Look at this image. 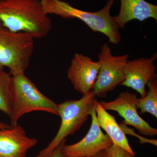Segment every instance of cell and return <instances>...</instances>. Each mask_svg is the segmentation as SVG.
Returning <instances> with one entry per match:
<instances>
[{
  "label": "cell",
  "mask_w": 157,
  "mask_h": 157,
  "mask_svg": "<svg viewBox=\"0 0 157 157\" xmlns=\"http://www.w3.org/2000/svg\"><path fill=\"white\" fill-rule=\"evenodd\" d=\"M0 22L11 32L27 33L35 39L46 37L52 28L40 0H0Z\"/></svg>",
  "instance_id": "obj_1"
},
{
  "label": "cell",
  "mask_w": 157,
  "mask_h": 157,
  "mask_svg": "<svg viewBox=\"0 0 157 157\" xmlns=\"http://www.w3.org/2000/svg\"><path fill=\"white\" fill-rule=\"evenodd\" d=\"M46 14H54L65 19L77 18L85 23L94 32L104 34L109 42L117 45L121 41L120 28L110 10L115 0H109L106 6L96 12H89L74 8L61 0H40Z\"/></svg>",
  "instance_id": "obj_2"
},
{
  "label": "cell",
  "mask_w": 157,
  "mask_h": 157,
  "mask_svg": "<svg viewBox=\"0 0 157 157\" xmlns=\"http://www.w3.org/2000/svg\"><path fill=\"white\" fill-rule=\"evenodd\" d=\"M93 89L78 100H70L58 104L61 124L53 139L35 157H47L70 135H73L87 121L96 101Z\"/></svg>",
  "instance_id": "obj_3"
},
{
  "label": "cell",
  "mask_w": 157,
  "mask_h": 157,
  "mask_svg": "<svg viewBox=\"0 0 157 157\" xmlns=\"http://www.w3.org/2000/svg\"><path fill=\"white\" fill-rule=\"evenodd\" d=\"M12 104L9 116L11 126L25 114L36 111H44L58 116V104L40 92L25 73L12 76Z\"/></svg>",
  "instance_id": "obj_4"
},
{
  "label": "cell",
  "mask_w": 157,
  "mask_h": 157,
  "mask_svg": "<svg viewBox=\"0 0 157 157\" xmlns=\"http://www.w3.org/2000/svg\"><path fill=\"white\" fill-rule=\"evenodd\" d=\"M34 39L27 33L11 32L0 22V68H9L11 76L25 73L33 53Z\"/></svg>",
  "instance_id": "obj_5"
},
{
  "label": "cell",
  "mask_w": 157,
  "mask_h": 157,
  "mask_svg": "<svg viewBox=\"0 0 157 157\" xmlns=\"http://www.w3.org/2000/svg\"><path fill=\"white\" fill-rule=\"evenodd\" d=\"M98 57L101 68L93 90L96 97L103 98L123 82L129 55H113L111 48L106 43L102 45Z\"/></svg>",
  "instance_id": "obj_6"
},
{
  "label": "cell",
  "mask_w": 157,
  "mask_h": 157,
  "mask_svg": "<svg viewBox=\"0 0 157 157\" xmlns=\"http://www.w3.org/2000/svg\"><path fill=\"white\" fill-rule=\"evenodd\" d=\"M137 95L126 91L121 93L113 101L99 102L106 110L116 111L123 118L124 124L135 127L139 133L146 136H155L157 129L153 128L140 117L137 112Z\"/></svg>",
  "instance_id": "obj_7"
},
{
  "label": "cell",
  "mask_w": 157,
  "mask_h": 157,
  "mask_svg": "<svg viewBox=\"0 0 157 157\" xmlns=\"http://www.w3.org/2000/svg\"><path fill=\"white\" fill-rule=\"evenodd\" d=\"M90 116L91 124L87 134L76 143L64 145L62 151L64 157H90L102 151L107 150L112 145V140L102 132L98 124L94 107Z\"/></svg>",
  "instance_id": "obj_8"
},
{
  "label": "cell",
  "mask_w": 157,
  "mask_h": 157,
  "mask_svg": "<svg viewBox=\"0 0 157 157\" xmlns=\"http://www.w3.org/2000/svg\"><path fill=\"white\" fill-rule=\"evenodd\" d=\"M157 54L150 58L142 57L128 60L124 70V80L121 85L131 88L139 93L141 98L146 95V87L149 82L156 79L157 67L154 64Z\"/></svg>",
  "instance_id": "obj_9"
},
{
  "label": "cell",
  "mask_w": 157,
  "mask_h": 157,
  "mask_svg": "<svg viewBox=\"0 0 157 157\" xmlns=\"http://www.w3.org/2000/svg\"><path fill=\"white\" fill-rule=\"evenodd\" d=\"M100 68L98 61H94L86 56L76 53L68 69L67 77L75 90L84 94L94 88Z\"/></svg>",
  "instance_id": "obj_10"
},
{
  "label": "cell",
  "mask_w": 157,
  "mask_h": 157,
  "mask_svg": "<svg viewBox=\"0 0 157 157\" xmlns=\"http://www.w3.org/2000/svg\"><path fill=\"white\" fill-rule=\"evenodd\" d=\"M37 143V139L29 137L18 124L9 128L0 129V157H27L29 150Z\"/></svg>",
  "instance_id": "obj_11"
},
{
  "label": "cell",
  "mask_w": 157,
  "mask_h": 157,
  "mask_svg": "<svg viewBox=\"0 0 157 157\" xmlns=\"http://www.w3.org/2000/svg\"><path fill=\"white\" fill-rule=\"evenodd\" d=\"M119 13L114 16L120 29H123L127 23L137 20L143 21L149 18L157 21V6L145 0H120Z\"/></svg>",
  "instance_id": "obj_12"
},
{
  "label": "cell",
  "mask_w": 157,
  "mask_h": 157,
  "mask_svg": "<svg viewBox=\"0 0 157 157\" xmlns=\"http://www.w3.org/2000/svg\"><path fill=\"white\" fill-rule=\"evenodd\" d=\"M94 109L99 126L106 132L113 144L126 150L135 156V153L129 144L125 133L117 124L115 117L107 112L97 100L95 103Z\"/></svg>",
  "instance_id": "obj_13"
},
{
  "label": "cell",
  "mask_w": 157,
  "mask_h": 157,
  "mask_svg": "<svg viewBox=\"0 0 157 157\" xmlns=\"http://www.w3.org/2000/svg\"><path fill=\"white\" fill-rule=\"evenodd\" d=\"M12 76L0 68V111L9 116L12 104Z\"/></svg>",
  "instance_id": "obj_14"
},
{
  "label": "cell",
  "mask_w": 157,
  "mask_h": 157,
  "mask_svg": "<svg viewBox=\"0 0 157 157\" xmlns=\"http://www.w3.org/2000/svg\"><path fill=\"white\" fill-rule=\"evenodd\" d=\"M148 91L143 98H137V107L141 114L150 113L157 118V81L156 79L149 82L147 85Z\"/></svg>",
  "instance_id": "obj_15"
},
{
  "label": "cell",
  "mask_w": 157,
  "mask_h": 157,
  "mask_svg": "<svg viewBox=\"0 0 157 157\" xmlns=\"http://www.w3.org/2000/svg\"><path fill=\"white\" fill-rule=\"evenodd\" d=\"M109 157H134L126 150L113 144L107 150Z\"/></svg>",
  "instance_id": "obj_16"
},
{
  "label": "cell",
  "mask_w": 157,
  "mask_h": 157,
  "mask_svg": "<svg viewBox=\"0 0 157 157\" xmlns=\"http://www.w3.org/2000/svg\"><path fill=\"white\" fill-rule=\"evenodd\" d=\"M66 140L63 141L47 157H64L63 155V146L65 144Z\"/></svg>",
  "instance_id": "obj_17"
},
{
  "label": "cell",
  "mask_w": 157,
  "mask_h": 157,
  "mask_svg": "<svg viewBox=\"0 0 157 157\" xmlns=\"http://www.w3.org/2000/svg\"><path fill=\"white\" fill-rule=\"evenodd\" d=\"M90 157H109L107 155V151L103 150L97 153L94 155Z\"/></svg>",
  "instance_id": "obj_18"
},
{
  "label": "cell",
  "mask_w": 157,
  "mask_h": 157,
  "mask_svg": "<svg viewBox=\"0 0 157 157\" xmlns=\"http://www.w3.org/2000/svg\"><path fill=\"white\" fill-rule=\"evenodd\" d=\"M11 127V125H9L3 122L0 121V129L9 128Z\"/></svg>",
  "instance_id": "obj_19"
}]
</instances>
